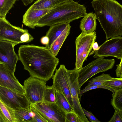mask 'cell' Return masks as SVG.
Returning <instances> with one entry per match:
<instances>
[{
  "label": "cell",
  "mask_w": 122,
  "mask_h": 122,
  "mask_svg": "<svg viewBox=\"0 0 122 122\" xmlns=\"http://www.w3.org/2000/svg\"><path fill=\"white\" fill-rule=\"evenodd\" d=\"M71 27L69 25L55 40L49 49L51 52L55 56H56L57 55L63 44L69 34Z\"/></svg>",
  "instance_id": "obj_19"
},
{
  "label": "cell",
  "mask_w": 122,
  "mask_h": 122,
  "mask_svg": "<svg viewBox=\"0 0 122 122\" xmlns=\"http://www.w3.org/2000/svg\"><path fill=\"white\" fill-rule=\"evenodd\" d=\"M120 115L122 118V109L119 110Z\"/></svg>",
  "instance_id": "obj_39"
},
{
  "label": "cell",
  "mask_w": 122,
  "mask_h": 122,
  "mask_svg": "<svg viewBox=\"0 0 122 122\" xmlns=\"http://www.w3.org/2000/svg\"><path fill=\"white\" fill-rule=\"evenodd\" d=\"M91 3L107 40L121 36L122 5L115 0H93Z\"/></svg>",
  "instance_id": "obj_2"
},
{
  "label": "cell",
  "mask_w": 122,
  "mask_h": 122,
  "mask_svg": "<svg viewBox=\"0 0 122 122\" xmlns=\"http://www.w3.org/2000/svg\"><path fill=\"white\" fill-rule=\"evenodd\" d=\"M86 12L83 5L71 0L51 9L40 19L36 27L51 26L57 24L70 23L83 17L87 14Z\"/></svg>",
  "instance_id": "obj_3"
},
{
  "label": "cell",
  "mask_w": 122,
  "mask_h": 122,
  "mask_svg": "<svg viewBox=\"0 0 122 122\" xmlns=\"http://www.w3.org/2000/svg\"><path fill=\"white\" fill-rule=\"evenodd\" d=\"M82 109L85 115L87 117L91 122H100L91 112H89L83 108Z\"/></svg>",
  "instance_id": "obj_34"
},
{
  "label": "cell",
  "mask_w": 122,
  "mask_h": 122,
  "mask_svg": "<svg viewBox=\"0 0 122 122\" xmlns=\"http://www.w3.org/2000/svg\"><path fill=\"white\" fill-rule=\"evenodd\" d=\"M30 107L31 110L34 114L33 118V122H47L39 113L36 109L30 104Z\"/></svg>",
  "instance_id": "obj_31"
},
{
  "label": "cell",
  "mask_w": 122,
  "mask_h": 122,
  "mask_svg": "<svg viewBox=\"0 0 122 122\" xmlns=\"http://www.w3.org/2000/svg\"><path fill=\"white\" fill-rule=\"evenodd\" d=\"M103 84L111 88L115 92L122 90V78H114L106 81Z\"/></svg>",
  "instance_id": "obj_27"
},
{
  "label": "cell",
  "mask_w": 122,
  "mask_h": 122,
  "mask_svg": "<svg viewBox=\"0 0 122 122\" xmlns=\"http://www.w3.org/2000/svg\"><path fill=\"white\" fill-rule=\"evenodd\" d=\"M67 69L64 65H61L59 68L56 70L55 73L52 78V86L56 91L64 96L73 109L72 99L66 76Z\"/></svg>",
  "instance_id": "obj_11"
},
{
  "label": "cell",
  "mask_w": 122,
  "mask_h": 122,
  "mask_svg": "<svg viewBox=\"0 0 122 122\" xmlns=\"http://www.w3.org/2000/svg\"><path fill=\"white\" fill-rule=\"evenodd\" d=\"M70 23H66L57 24L51 26L47 32L46 36L49 38L48 44L46 47L48 49L50 48L52 44L61 34L62 32L70 25Z\"/></svg>",
  "instance_id": "obj_17"
},
{
  "label": "cell",
  "mask_w": 122,
  "mask_h": 122,
  "mask_svg": "<svg viewBox=\"0 0 122 122\" xmlns=\"http://www.w3.org/2000/svg\"><path fill=\"white\" fill-rule=\"evenodd\" d=\"M71 0H37L30 7L34 9H52Z\"/></svg>",
  "instance_id": "obj_18"
},
{
  "label": "cell",
  "mask_w": 122,
  "mask_h": 122,
  "mask_svg": "<svg viewBox=\"0 0 122 122\" xmlns=\"http://www.w3.org/2000/svg\"><path fill=\"white\" fill-rule=\"evenodd\" d=\"M79 71L75 68L71 70L67 69L66 77L70 91L74 111L84 122H89L84 113L79 98L78 93L80 90L78 80Z\"/></svg>",
  "instance_id": "obj_6"
},
{
  "label": "cell",
  "mask_w": 122,
  "mask_h": 122,
  "mask_svg": "<svg viewBox=\"0 0 122 122\" xmlns=\"http://www.w3.org/2000/svg\"><path fill=\"white\" fill-rule=\"evenodd\" d=\"M104 57L97 58L79 70L78 80L80 91L83 84L92 77L113 67L115 63V59H105Z\"/></svg>",
  "instance_id": "obj_4"
},
{
  "label": "cell",
  "mask_w": 122,
  "mask_h": 122,
  "mask_svg": "<svg viewBox=\"0 0 122 122\" xmlns=\"http://www.w3.org/2000/svg\"><path fill=\"white\" fill-rule=\"evenodd\" d=\"M96 38L95 31L89 34L82 32L76 37L75 40L76 70H79L82 68L83 62L91 51Z\"/></svg>",
  "instance_id": "obj_5"
},
{
  "label": "cell",
  "mask_w": 122,
  "mask_h": 122,
  "mask_svg": "<svg viewBox=\"0 0 122 122\" xmlns=\"http://www.w3.org/2000/svg\"><path fill=\"white\" fill-rule=\"evenodd\" d=\"M49 40L48 37L45 36L42 37L41 40V43L44 45H47L49 42Z\"/></svg>",
  "instance_id": "obj_37"
},
{
  "label": "cell",
  "mask_w": 122,
  "mask_h": 122,
  "mask_svg": "<svg viewBox=\"0 0 122 122\" xmlns=\"http://www.w3.org/2000/svg\"><path fill=\"white\" fill-rule=\"evenodd\" d=\"M111 103L114 109L118 110L122 109V90L116 91L113 93Z\"/></svg>",
  "instance_id": "obj_26"
},
{
  "label": "cell",
  "mask_w": 122,
  "mask_h": 122,
  "mask_svg": "<svg viewBox=\"0 0 122 122\" xmlns=\"http://www.w3.org/2000/svg\"><path fill=\"white\" fill-rule=\"evenodd\" d=\"M65 122H84L76 113L72 112L66 113Z\"/></svg>",
  "instance_id": "obj_30"
},
{
  "label": "cell",
  "mask_w": 122,
  "mask_h": 122,
  "mask_svg": "<svg viewBox=\"0 0 122 122\" xmlns=\"http://www.w3.org/2000/svg\"><path fill=\"white\" fill-rule=\"evenodd\" d=\"M114 114L109 122H122V118L120 115L119 110L114 109Z\"/></svg>",
  "instance_id": "obj_32"
},
{
  "label": "cell",
  "mask_w": 122,
  "mask_h": 122,
  "mask_svg": "<svg viewBox=\"0 0 122 122\" xmlns=\"http://www.w3.org/2000/svg\"><path fill=\"white\" fill-rule=\"evenodd\" d=\"M96 19L94 13H87L80 21V27L82 32L89 34L95 31L97 25Z\"/></svg>",
  "instance_id": "obj_16"
},
{
  "label": "cell",
  "mask_w": 122,
  "mask_h": 122,
  "mask_svg": "<svg viewBox=\"0 0 122 122\" xmlns=\"http://www.w3.org/2000/svg\"><path fill=\"white\" fill-rule=\"evenodd\" d=\"M52 9H34L30 7L23 16L22 23L26 26L34 29L40 19Z\"/></svg>",
  "instance_id": "obj_14"
},
{
  "label": "cell",
  "mask_w": 122,
  "mask_h": 122,
  "mask_svg": "<svg viewBox=\"0 0 122 122\" xmlns=\"http://www.w3.org/2000/svg\"><path fill=\"white\" fill-rule=\"evenodd\" d=\"M98 88L104 89L109 90L113 93L114 91L111 87L103 84L99 86H86L83 89L80 90L78 93V96L80 100H81V97L83 94L87 92L92 90Z\"/></svg>",
  "instance_id": "obj_29"
},
{
  "label": "cell",
  "mask_w": 122,
  "mask_h": 122,
  "mask_svg": "<svg viewBox=\"0 0 122 122\" xmlns=\"http://www.w3.org/2000/svg\"><path fill=\"white\" fill-rule=\"evenodd\" d=\"M0 122H16L14 111L0 100Z\"/></svg>",
  "instance_id": "obj_20"
},
{
  "label": "cell",
  "mask_w": 122,
  "mask_h": 122,
  "mask_svg": "<svg viewBox=\"0 0 122 122\" xmlns=\"http://www.w3.org/2000/svg\"><path fill=\"white\" fill-rule=\"evenodd\" d=\"M100 48V46H98V44L97 42H94L92 46V51L89 54V55L93 54L95 51L98 50Z\"/></svg>",
  "instance_id": "obj_36"
},
{
  "label": "cell",
  "mask_w": 122,
  "mask_h": 122,
  "mask_svg": "<svg viewBox=\"0 0 122 122\" xmlns=\"http://www.w3.org/2000/svg\"><path fill=\"white\" fill-rule=\"evenodd\" d=\"M35 104L54 116L60 122H65L66 113L57 105L56 102H42Z\"/></svg>",
  "instance_id": "obj_15"
},
{
  "label": "cell",
  "mask_w": 122,
  "mask_h": 122,
  "mask_svg": "<svg viewBox=\"0 0 122 122\" xmlns=\"http://www.w3.org/2000/svg\"><path fill=\"white\" fill-rule=\"evenodd\" d=\"M55 93L56 103L61 109L66 113H75L66 99L62 94L56 91Z\"/></svg>",
  "instance_id": "obj_22"
},
{
  "label": "cell",
  "mask_w": 122,
  "mask_h": 122,
  "mask_svg": "<svg viewBox=\"0 0 122 122\" xmlns=\"http://www.w3.org/2000/svg\"><path fill=\"white\" fill-rule=\"evenodd\" d=\"M17 0H0V18H6L7 14Z\"/></svg>",
  "instance_id": "obj_23"
},
{
  "label": "cell",
  "mask_w": 122,
  "mask_h": 122,
  "mask_svg": "<svg viewBox=\"0 0 122 122\" xmlns=\"http://www.w3.org/2000/svg\"><path fill=\"white\" fill-rule=\"evenodd\" d=\"M114 78L109 74L103 73L92 79L88 81L89 82L86 86L102 85L106 81L112 80Z\"/></svg>",
  "instance_id": "obj_24"
},
{
  "label": "cell",
  "mask_w": 122,
  "mask_h": 122,
  "mask_svg": "<svg viewBox=\"0 0 122 122\" xmlns=\"http://www.w3.org/2000/svg\"><path fill=\"white\" fill-rule=\"evenodd\" d=\"M27 32V29L12 25L6 18H0V40L9 41L16 45L22 43L20 37L24 34Z\"/></svg>",
  "instance_id": "obj_10"
},
{
  "label": "cell",
  "mask_w": 122,
  "mask_h": 122,
  "mask_svg": "<svg viewBox=\"0 0 122 122\" xmlns=\"http://www.w3.org/2000/svg\"><path fill=\"white\" fill-rule=\"evenodd\" d=\"M95 51L93 57L112 56L121 60L122 58V37L119 36L107 40Z\"/></svg>",
  "instance_id": "obj_9"
},
{
  "label": "cell",
  "mask_w": 122,
  "mask_h": 122,
  "mask_svg": "<svg viewBox=\"0 0 122 122\" xmlns=\"http://www.w3.org/2000/svg\"><path fill=\"white\" fill-rule=\"evenodd\" d=\"M18 56L31 76L46 81L52 78L59 62L46 47L33 45L20 46Z\"/></svg>",
  "instance_id": "obj_1"
},
{
  "label": "cell",
  "mask_w": 122,
  "mask_h": 122,
  "mask_svg": "<svg viewBox=\"0 0 122 122\" xmlns=\"http://www.w3.org/2000/svg\"><path fill=\"white\" fill-rule=\"evenodd\" d=\"M30 104L36 109L47 122H60L56 117L39 107L36 104Z\"/></svg>",
  "instance_id": "obj_28"
},
{
  "label": "cell",
  "mask_w": 122,
  "mask_h": 122,
  "mask_svg": "<svg viewBox=\"0 0 122 122\" xmlns=\"http://www.w3.org/2000/svg\"><path fill=\"white\" fill-rule=\"evenodd\" d=\"M23 4L25 6L31 3L34 0H21Z\"/></svg>",
  "instance_id": "obj_38"
},
{
  "label": "cell",
  "mask_w": 122,
  "mask_h": 122,
  "mask_svg": "<svg viewBox=\"0 0 122 122\" xmlns=\"http://www.w3.org/2000/svg\"><path fill=\"white\" fill-rule=\"evenodd\" d=\"M119 64L116 65L115 72L117 77L122 78V58Z\"/></svg>",
  "instance_id": "obj_35"
},
{
  "label": "cell",
  "mask_w": 122,
  "mask_h": 122,
  "mask_svg": "<svg viewBox=\"0 0 122 122\" xmlns=\"http://www.w3.org/2000/svg\"><path fill=\"white\" fill-rule=\"evenodd\" d=\"M55 91L52 86H46L44 90L42 102H56L55 93Z\"/></svg>",
  "instance_id": "obj_25"
},
{
  "label": "cell",
  "mask_w": 122,
  "mask_h": 122,
  "mask_svg": "<svg viewBox=\"0 0 122 122\" xmlns=\"http://www.w3.org/2000/svg\"><path fill=\"white\" fill-rule=\"evenodd\" d=\"M0 100L13 110L28 109L30 103L25 94L0 86Z\"/></svg>",
  "instance_id": "obj_8"
},
{
  "label": "cell",
  "mask_w": 122,
  "mask_h": 122,
  "mask_svg": "<svg viewBox=\"0 0 122 122\" xmlns=\"http://www.w3.org/2000/svg\"><path fill=\"white\" fill-rule=\"evenodd\" d=\"M34 38L28 32L25 33L21 35L20 40L22 43L29 42L32 41Z\"/></svg>",
  "instance_id": "obj_33"
},
{
  "label": "cell",
  "mask_w": 122,
  "mask_h": 122,
  "mask_svg": "<svg viewBox=\"0 0 122 122\" xmlns=\"http://www.w3.org/2000/svg\"><path fill=\"white\" fill-rule=\"evenodd\" d=\"M14 111L16 122H33L34 114L30 106L28 109H20Z\"/></svg>",
  "instance_id": "obj_21"
},
{
  "label": "cell",
  "mask_w": 122,
  "mask_h": 122,
  "mask_svg": "<svg viewBox=\"0 0 122 122\" xmlns=\"http://www.w3.org/2000/svg\"><path fill=\"white\" fill-rule=\"evenodd\" d=\"M16 45L9 41L0 40V61L5 63L12 72L16 70V63L19 60L14 47Z\"/></svg>",
  "instance_id": "obj_12"
},
{
  "label": "cell",
  "mask_w": 122,
  "mask_h": 122,
  "mask_svg": "<svg viewBox=\"0 0 122 122\" xmlns=\"http://www.w3.org/2000/svg\"><path fill=\"white\" fill-rule=\"evenodd\" d=\"M0 86L16 92L25 94L23 86L4 62L0 61Z\"/></svg>",
  "instance_id": "obj_13"
},
{
  "label": "cell",
  "mask_w": 122,
  "mask_h": 122,
  "mask_svg": "<svg viewBox=\"0 0 122 122\" xmlns=\"http://www.w3.org/2000/svg\"><path fill=\"white\" fill-rule=\"evenodd\" d=\"M46 81L31 76L24 81V93L30 104L43 102Z\"/></svg>",
  "instance_id": "obj_7"
}]
</instances>
